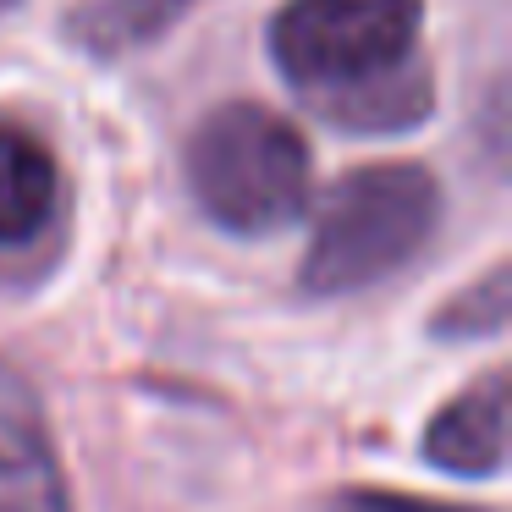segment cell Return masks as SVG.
<instances>
[{"mask_svg":"<svg viewBox=\"0 0 512 512\" xmlns=\"http://www.w3.org/2000/svg\"><path fill=\"white\" fill-rule=\"evenodd\" d=\"M419 23L424 0H287L270 17V56L325 122L402 133L435 105Z\"/></svg>","mask_w":512,"mask_h":512,"instance_id":"obj_1","label":"cell"},{"mask_svg":"<svg viewBox=\"0 0 512 512\" xmlns=\"http://www.w3.org/2000/svg\"><path fill=\"white\" fill-rule=\"evenodd\" d=\"M441 226V182L424 166H358L325 193L303 254L309 298H347L391 281Z\"/></svg>","mask_w":512,"mask_h":512,"instance_id":"obj_2","label":"cell"},{"mask_svg":"<svg viewBox=\"0 0 512 512\" xmlns=\"http://www.w3.org/2000/svg\"><path fill=\"white\" fill-rule=\"evenodd\" d=\"M314 160L303 133L259 100L215 105L188 138V188L215 226L270 237L309 204Z\"/></svg>","mask_w":512,"mask_h":512,"instance_id":"obj_3","label":"cell"},{"mask_svg":"<svg viewBox=\"0 0 512 512\" xmlns=\"http://www.w3.org/2000/svg\"><path fill=\"white\" fill-rule=\"evenodd\" d=\"M0 512H72L56 435L12 364H0Z\"/></svg>","mask_w":512,"mask_h":512,"instance_id":"obj_4","label":"cell"},{"mask_svg":"<svg viewBox=\"0 0 512 512\" xmlns=\"http://www.w3.org/2000/svg\"><path fill=\"white\" fill-rule=\"evenodd\" d=\"M424 457L452 479H490L507 463V375L490 369L457 391L424 430Z\"/></svg>","mask_w":512,"mask_h":512,"instance_id":"obj_5","label":"cell"},{"mask_svg":"<svg viewBox=\"0 0 512 512\" xmlns=\"http://www.w3.org/2000/svg\"><path fill=\"white\" fill-rule=\"evenodd\" d=\"M61 210V166L34 133L0 122V248L34 243Z\"/></svg>","mask_w":512,"mask_h":512,"instance_id":"obj_6","label":"cell"},{"mask_svg":"<svg viewBox=\"0 0 512 512\" xmlns=\"http://www.w3.org/2000/svg\"><path fill=\"white\" fill-rule=\"evenodd\" d=\"M188 6L193 0H89L78 17H67V34L89 56H127L155 45Z\"/></svg>","mask_w":512,"mask_h":512,"instance_id":"obj_7","label":"cell"},{"mask_svg":"<svg viewBox=\"0 0 512 512\" xmlns=\"http://www.w3.org/2000/svg\"><path fill=\"white\" fill-rule=\"evenodd\" d=\"M501 325H507V265H490L474 281V292L446 298L435 331L441 336H496Z\"/></svg>","mask_w":512,"mask_h":512,"instance_id":"obj_8","label":"cell"},{"mask_svg":"<svg viewBox=\"0 0 512 512\" xmlns=\"http://www.w3.org/2000/svg\"><path fill=\"white\" fill-rule=\"evenodd\" d=\"M331 512H474V507L424 501V496H397V490H347L342 501H331Z\"/></svg>","mask_w":512,"mask_h":512,"instance_id":"obj_9","label":"cell"}]
</instances>
